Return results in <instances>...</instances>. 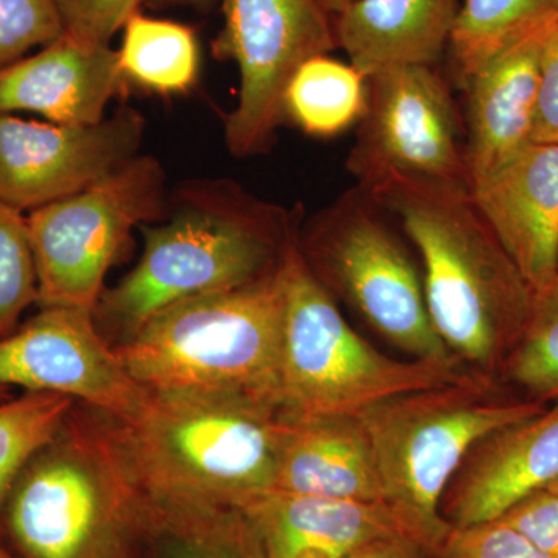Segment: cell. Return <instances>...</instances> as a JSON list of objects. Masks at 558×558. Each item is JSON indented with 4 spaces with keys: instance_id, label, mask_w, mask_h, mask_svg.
Returning a JSON list of instances; mask_svg holds the SVG:
<instances>
[{
    "instance_id": "obj_1",
    "label": "cell",
    "mask_w": 558,
    "mask_h": 558,
    "mask_svg": "<svg viewBox=\"0 0 558 558\" xmlns=\"http://www.w3.org/2000/svg\"><path fill=\"white\" fill-rule=\"evenodd\" d=\"M366 190L399 220L421 255L425 300L440 340L465 368L501 380L527 328L535 293L468 183L395 175Z\"/></svg>"
},
{
    "instance_id": "obj_2",
    "label": "cell",
    "mask_w": 558,
    "mask_h": 558,
    "mask_svg": "<svg viewBox=\"0 0 558 558\" xmlns=\"http://www.w3.org/2000/svg\"><path fill=\"white\" fill-rule=\"evenodd\" d=\"M97 413L145 512L240 509L274 490L286 414L270 403L149 392L132 416Z\"/></svg>"
},
{
    "instance_id": "obj_3",
    "label": "cell",
    "mask_w": 558,
    "mask_h": 558,
    "mask_svg": "<svg viewBox=\"0 0 558 558\" xmlns=\"http://www.w3.org/2000/svg\"><path fill=\"white\" fill-rule=\"evenodd\" d=\"M170 209L160 226L142 227L137 266L95 307V322L113 347L171 304L266 277L300 229L288 209L220 180L183 186Z\"/></svg>"
},
{
    "instance_id": "obj_4",
    "label": "cell",
    "mask_w": 558,
    "mask_h": 558,
    "mask_svg": "<svg viewBox=\"0 0 558 558\" xmlns=\"http://www.w3.org/2000/svg\"><path fill=\"white\" fill-rule=\"evenodd\" d=\"M281 264L241 288L191 296L154 315L113 347L132 379L157 395L238 396L282 410Z\"/></svg>"
},
{
    "instance_id": "obj_5",
    "label": "cell",
    "mask_w": 558,
    "mask_h": 558,
    "mask_svg": "<svg viewBox=\"0 0 558 558\" xmlns=\"http://www.w3.org/2000/svg\"><path fill=\"white\" fill-rule=\"evenodd\" d=\"M546 407L517 395L501 380L469 373L360 411L376 453L384 505L402 534L435 557L451 529L440 502L470 450Z\"/></svg>"
},
{
    "instance_id": "obj_6",
    "label": "cell",
    "mask_w": 558,
    "mask_h": 558,
    "mask_svg": "<svg viewBox=\"0 0 558 558\" xmlns=\"http://www.w3.org/2000/svg\"><path fill=\"white\" fill-rule=\"evenodd\" d=\"M20 558H132L148 537L137 492L97 411L76 403L64 428L33 457L2 513Z\"/></svg>"
},
{
    "instance_id": "obj_7",
    "label": "cell",
    "mask_w": 558,
    "mask_h": 558,
    "mask_svg": "<svg viewBox=\"0 0 558 558\" xmlns=\"http://www.w3.org/2000/svg\"><path fill=\"white\" fill-rule=\"evenodd\" d=\"M296 234L281 264V399L288 416L357 414L400 392L439 387L473 373L457 362H402L377 351L352 329L336 299L312 274Z\"/></svg>"
},
{
    "instance_id": "obj_8",
    "label": "cell",
    "mask_w": 558,
    "mask_h": 558,
    "mask_svg": "<svg viewBox=\"0 0 558 558\" xmlns=\"http://www.w3.org/2000/svg\"><path fill=\"white\" fill-rule=\"evenodd\" d=\"M389 218L357 185L315 213L296 244L323 288L389 343L413 360L461 363L433 326L422 275Z\"/></svg>"
},
{
    "instance_id": "obj_9",
    "label": "cell",
    "mask_w": 558,
    "mask_h": 558,
    "mask_svg": "<svg viewBox=\"0 0 558 558\" xmlns=\"http://www.w3.org/2000/svg\"><path fill=\"white\" fill-rule=\"evenodd\" d=\"M163 209L161 165L137 156L89 189L28 213L38 306L94 312L132 231Z\"/></svg>"
},
{
    "instance_id": "obj_10",
    "label": "cell",
    "mask_w": 558,
    "mask_h": 558,
    "mask_svg": "<svg viewBox=\"0 0 558 558\" xmlns=\"http://www.w3.org/2000/svg\"><path fill=\"white\" fill-rule=\"evenodd\" d=\"M223 27L213 40L219 61L240 68L236 108L226 119V142L238 157L271 145L284 121L290 81L304 62L339 47L318 0H222Z\"/></svg>"
},
{
    "instance_id": "obj_11",
    "label": "cell",
    "mask_w": 558,
    "mask_h": 558,
    "mask_svg": "<svg viewBox=\"0 0 558 558\" xmlns=\"http://www.w3.org/2000/svg\"><path fill=\"white\" fill-rule=\"evenodd\" d=\"M435 68L392 65L368 76L365 116L347 157L357 185L395 175L469 185L457 106Z\"/></svg>"
},
{
    "instance_id": "obj_12",
    "label": "cell",
    "mask_w": 558,
    "mask_h": 558,
    "mask_svg": "<svg viewBox=\"0 0 558 558\" xmlns=\"http://www.w3.org/2000/svg\"><path fill=\"white\" fill-rule=\"evenodd\" d=\"M0 388L54 392L113 417L138 413L149 391L132 379L94 312L40 307L0 337Z\"/></svg>"
},
{
    "instance_id": "obj_13",
    "label": "cell",
    "mask_w": 558,
    "mask_h": 558,
    "mask_svg": "<svg viewBox=\"0 0 558 558\" xmlns=\"http://www.w3.org/2000/svg\"><path fill=\"white\" fill-rule=\"evenodd\" d=\"M143 134L131 108L87 126L0 113V202L33 211L89 189L137 157Z\"/></svg>"
},
{
    "instance_id": "obj_14",
    "label": "cell",
    "mask_w": 558,
    "mask_h": 558,
    "mask_svg": "<svg viewBox=\"0 0 558 558\" xmlns=\"http://www.w3.org/2000/svg\"><path fill=\"white\" fill-rule=\"evenodd\" d=\"M558 480V402L481 439L450 481L440 513L451 527L498 520Z\"/></svg>"
},
{
    "instance_id": "obj_15",
    "label": "cell",
    "mask_w": 558,
    "mask_h": 558,
    "mask_svg": "<svg viewBox=\"0 0 558 558\" xmlns=\"http://www.w3.org/2000/svg\"><path fill=\"white\" fill-rule=\"evenodd\" d=\"M556 24L532 33L486 62L465 83V163L478 185L534 143L542 62Z\"/></svg>"
},
{
    "instance_id": "obj_16",
    "label": "cell",
    "mask_w": 558,
    "mask_h": 558,
    "mask_svg": "<svg viewBox=\"0 0 558 558\" xmlns=\"http://www.w3.org/2000/svg\"><path fill=\"white\" fill-rule=\"evenodd\" d=\"M470 191L534 293L548 288L558 275L557 143H532Z\"/></svg>"
},
{
    "instance_id": "obj_17",
    "label": "cell",
    "mask_w": 558,
    "mask_h": 558,
    "mask_svg": "<svg viewBox=\"0 0 558 558\" xmlns=\"http://www.w3.org/2000/svg\"><path fill=\"white\" fill-rule=\"evenodd\" d=\"M126 84L119 51L62 33L31 57L0 68V113H36L68 126L97 124Z\"/></svg>"
},
{
    "instance_id": "obj_18",
    "label": "cell",
    "mask_w": 558,
    "mask_h": 558,
    "mask_svg": "<svg viewBox=\"0 0 558 558\" xmlns=\"http://www.w3.org/2000/svg\"><path fill=\"white\" fill-rule=\"evenodd\" d=\"M274 490L384 505L376 453L357 414H286Z\"/></svg>"
},
{
    "instance_id": "obj_19",
    "label": "cell",
    "mask_w": 558,
    "mask_h": 558,
    "mask_svg": "<svg viewBox=\"0 0 558 558\" xmlns=\"http://www.w3.org/2000/svg\"><path fill=\"white\" fill-rule=\"evenodd\" d=\"M240 510L266 558H343L371 539L403 535L381 502L270 490Z\"/></svg>"
},
{
    "instance_id": "obj_20",
    "label": "cell",
    "mask_w": 558,
    "mask_h": 558,
    "mask_svg": "<svg viewBox=\"0 0 558 558\" xmlns=\"http://www.w3.org/2000/svg\"><path fill=\"white\" fill-rule=\"evenodd\" d=\"M459 0H354L337 16V44L368 78L392 65H436L449 49Z\"/></svg>"
},
{
    "instance_id": "obj_21",
    "label": "cell",
    "mask_w": 558,
    "mask_h": 558,
    "mask_svg": "<svg viewBox=\"0 0 558 558\" xmlns=\"http://www.w3.org/2000/svg\"><path fill=\"white\" fill-rule=\"evenodd\" d=\"M558 22V0H462L449 40L459 86L486 62Z\"/></svg>"
},
{
    "instance_id": "obj_22",
    "label": "cell",
    "mask_w": 558,
    "mask_h": 558,
    "mask_svg": "<svg viewBox=\"0 0 558 558\" xmlns=\"http://www.w3.org/2000/svg\"><path fill=\"white\" fill-rule=\"evenodd\" d=\"M368 102V78L328 54L304 62L284 97L288 117L312 137L329 138L360 123Z\"/></svg>"
},
{
    "instance_id": "obj_23",
    "label": "cell",
    "mask_w": 558,
    "mask_h": 558,
    "mask_svg": "<svg viewBox=\"0 0 558 558\" xmlns=\"http://www.w3.org/2000/svg\"><path fill=\"white\" fill-rule=\"evenodd\" d=\"M119 50L128 83L161 95L183 94L199 75V44L189 25L132 14Z\"/></svg>"
},
{
    "instance_id": "obj_24",
    "label": "cell",
    "mask_w": 558,
    "mask_h": 558,
    "mask_svg": "<svg viewBox=\"0 0 558 558\" xmlns=\"http://www.w3.org/2000/svg\"><path fill=\"white\" fill-rule=\"evenodd\" d=\"M75 405L65 396L36 391L0 402V532L7 498L22 470L60 435Z\"/></svg>"
},
{
    "instance_id": "obj_25",
    "label": "cell",
    "mask_w": 558,
    "mask_h": 558,
    "mask_svg": "<svg viewBox=\"0 0 558 558\" xmlns=\"http://www.w3.org/2000/svg\"><path fill=\"white\" fill-rule=\"evenodd\" d=\"M149 527L168 558H266L240 509L154 513Z\"/></svg>"
},
{
    "instance_id": "obj_26",
    "label": "cell",
    "mask_w": 558,
    "mask_h": 558,
    "mask_svg": "<svg viewBox=\"0 0 558 558\" xmlns=\"http://www.w3.org/2000/svg\"><path fill=\"white\" fill-rule=\"evenodd\" d=\"M501 381L523 398L546 405L558 402V275L535 293L527 328L506 362Z\"/></svg>"
},
{
    "instance_id": "obj_27",
    "label": "cell",
    "mask_w": 558,
    "mask_h": 558,
    "mask_svg": "<svg viewBox=\"0 0 558 558\" xmlns=\"http://www.w3.org/2000/svg\"><path fill=\"white\" fill-rule=\"evenodd\" d=\"M33 304H38V271L27 216L0 202V337L13 332Z\"/></svg>"
},
{
    "instance_id": "obj_28",
    "label": "cell",
    "mask_w": 558,
    "mask_h": 558,
    "mask_svg": "<svg viewBox=\"0 0 558 558\" xmlns=\"http://www.w3.org/2000/svg\"><path fill=\"white\" fill-rule=\"evenodd\" d=\"M64 33L53 0H0V68Z\"/></svg>"
},
{
    "instance_id": "obj_29",
    "label": "cell",
    "mask_w": 558,
    "mask_h": 558,
    "mask_svg": "<svg viewBox=\"0 0 558 558\" xmlns=\"http://www.w3.org/2000/svg\"><path fill=\"white\" fill-rule=\"evenodd\" d=\"M433 558H557L502 520L451 527Z\"/></svg>"
},
{
    "instance_id": "obj_30",
    "label": "cell",
    "mask_w": 558,
    "mask_h": 558,
    "mask_svg": "<svg viewBox=\"0 0 558 558\" xmlns=\"http://www.w3.org/2000/svg\"><path fill=\"white\" fill-rule=\"evenodd\" d=\"M64 35L86 46L106 47L142 0H53Z\"/></svg>"
},
{
    "instance_id": "obj_31",
    "label": "cell",
    "mask_w": 558,
    "mask_h": 558,
    "mask_svg": "<svg viewBox=\"0 0 558 558\" xmlns=\"http://www.w3.org/2000/svg\"><path fill=\"white\" fill-rule=\"evenodd\" d=\"M524 537L558 558V494L548 488L534 492L499 517Z\"/></svg>"
},
{
    "instance_id": "obj_32",
    "label": "cell",
    "mask_w": 558,
    "mask_h": 558,
    "mask_svg": "<svg viewBox=\"0 0 558 558\" xmlns=\"http://www.w3.org/2000/svg\"><path fill=\"white\" fill-rule=\"evenodd\" d=\"M534 142L558 145V24L550 32L543 53Z\"/></svg>"
},
{
    "instance_id": "obj_33",
    "label": "cell",
    "mask_w": 558,
    "mask_h": 558,
    "mask_svg": "<svg viewBox=\"0 0 558 558\" xmlns=\"http://www.w3.org/2000/svg\"><path fill=\"white\" fill-rule=\"evenodd\" d=\"M343 558H433L427 550L405 535L371 539Z\"/></svg>"
},
{
    "instance_id": "obj_34",
    "label": "cell",
    "mask_w": 558,
    "mask_h": 558,
    "mask_svg": "<svg viewBox=\"0 0 558 558\" xmlns=\"http://www.w3.org/2000/svg\"><path fill=\"white\" fill-rule=\"evenodd\" d=\"M318 2L325 7L329 14H337L339 16L354 0H318Z\"/></svg>"
},
{
    "instance_id": "obj_35",
    "label": "cell",
    "mask_w": 558,
    "mask_h": 558,
    "mask_svg": "<svg viewBox=\"0 0 558 558\" xmlns=\"http://www.w3.org/2000/svg\"><path fill=\"white\" fill-rule=\"evenodd\" d=\"M208 0H150V3L156 7L163 5H202L207 3Z\"/></svg>"
},
{
    "instance_id": "obj_36",
    "label": "cell",
    "mask_w": 558,
    "mask_h": 558,
    "mask_svg": "<svg viewBox=\"0 0 558 558\" xmlns=\"http://www.w3.org/2000/svg\"><path fill=\"white\" fill-rule=\"evenodd\" d=\"M0 558H20L17 556H14V554H11L9 549L3 548L2 545H0Z\"/></svg>"
},
{
    "instance_id": "obj_37",
    "label": "cell",
    "mask_w": 558,
    "mask_h": 558,
    "mask_svg": "<svg viewBox=\"0 0 558 558\" xmlns=\"http://www.w3.org/2000/svg\"><path fill=\"white\" fill-rule=\"evenodd\" d=\"M10 391L9 388H0V400H5L7 398H10Z\"/></svg>"
},
{
    "instance_id": "obj_38",
    "label": "cell",
    "mask_w": 558,
    "mask_h": 558,
    "mask_svg": "<svg viewBox=\"0 0 558 558\" xmlns=\"http://www.w3.org/2000/svg\"><path fill=\"white\" fill-rule=\"evenodd\" d=\"M546 488H548V490L550 492H556V494H558V480L556 481V483L550 484V486Z\"/></svg>"
},
{
    "instance_id": "obj_39",
    "label": "cell",
    "mask_w": 558,
    "mask_h": 558,
    "mask_svg": "<svg viewBox=\"0 0 558 558\" xmlns=\"http://www.w3.org/2000/svg\"><path fill=\"white\" fill-rule=\"evenodd\" d=\"M303 558H319V557H315V556H307V557H303Z\"/></svg>"
}]
</instances>
